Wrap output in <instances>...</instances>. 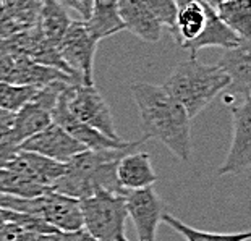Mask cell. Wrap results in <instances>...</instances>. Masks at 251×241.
I'll list each match as a JSON object with an SVG mask.
<instances>
[{
  "instance_id": "2e32d148",
  "label": "cell",
  "mask_w": 251,
  "mask_h": 241,
  "mask_svg": "<svg viewBox=\"0 0 251 241\" xmlns=\"http://www.w3.org/2000/svg\"><path fill=\"white\" fill-rule=\"evenodd\" d=\"M115 175L124 193L149 188L157 181V173L151 164V155L148 152H136L135 149L120 157L117 162Z\"/></svg>"
},
{
  "instance_id": "83f0119b",
  "label": "cell",
  "mask_w": 251,
  "mask_h": 241,
  "mask_svg": "<svg viewBox=\"0 0 251 241\" xmlns=\"http://www.w3.org/2000/svg\"><path fill=\"white\" fill-rule=\"evenodd\" d=\"M13 121V114L10 112H5L0 109V126H5V125H12Z\"/></svg>"
},
{
  "instance_id": "1f68e13d",
  "label": "cell",
  "mask_w": 251,
  "mask_h": 241,
  "mask_svg": "<svg viewBox=\"0 0 251 241\" xmlns=\"http://www.w3.org/2000/svg\"><path fill=\"white\" fill-rule=\"evenodd\" d=\"M37 2H41V0H37Z\"/></svg>"
},
{
  "instance_id": "52a82bcc",
  "label": "cell",
  "mask_w": 251,
  "mask_h": 241,
  "mask_svg": "<svg viewBox=\"0 0 251 241\" xmlns=\"http://www.w3.org/2000/svg\"><path fill=\"white\" fill-rule=\"evenodd\" d=\"M98 39L88 29L86 21H72L57 46V53L67 68L84 86H94V57Z\"/></svg>"
},
{
  "instance_id": "4dcf8cb0",
  "label": "cell",
  "mask_w": 251,
  "mask_h": 241,
  "mask_svg": "<svg viewBox=\"0 0 251 241\" xmlns=\"http://www.w3.org/2000/svg\"><path fill=\"white\" fill-rule=\"evenodd\" d=\"M119 241H128V240H126V237H124V238H122V240H119Z\"/></svg>"
},
{
  "instance_id": "30bf717a",
  "label": "cell",
  "mask_w": 251,
  "mask_h": 241,
  "mask_svg": "<svg viewBox=\"0 0 251 241\" xmlns=\"http://www.w3.org/2000/svg\"><path fill=\"white\" fill-rule=\"evenodd\" d=\"M216 65L230 79L228 88L224 91V104L232 107L242 100L250 99L251 91V46L250 41L232 49H224Z\"/></svg>"
},
{
  "instance_id": "d6a6232c",
  "label": "cell",
  "mask_w": 251,
  "mask_h": 241,
  "mask_svg": "<svg viewBox=\"0 0 251 241\" xmlns=\"http://www.w3.org/2000/svg\"><path fill=\"white\" fill-rule=\"evenodd\" d=\"M36 241H37V240H36Z\"/></svg>"
},
{
  "instance_id": "4316f807",
  "label": "cell",
  "mask_w": 251,
  "mask_h": 241,
  "mask_svg": "<svg viewBox=\"0 0 251 241\" xmlns=\"http://www.w3.org/2000/svg\"><path fill=\"white\" fill-rule=\"evenodd\" d=\"M55 2L63 8L73 10V12L79 13L83 17V21L89 20L91 13L94 8V0H55Z\"/></svg>"
},
{
  "instance_id": "484cf974",
  "label": "cell",
  "mask_w": 251,
  "mask_h": 241,
  "mask_svg": "<svg viewBox=\"0 0 251 241\" xmlns=\"http://www.w3.org/2000/svg\"><path fill=\"white\" fill-rule=\"evenodd\" d=\"M37 241H99L86 232L84 228L76 232H57L52 235H42Z\"/></svg>"
},
{
  "instance_id": "f1b7e54d",
  "label": "cell",
  "mask_w": 251,
  "mask_h": 241,
  "mask_svg": "<svg viewBox=\"0 0 251 241\" xmlns=\"http://www.w3.org/2000/svg\"><path fill=\"white\" fill-rule=\"evenodd\" d=\"M119 0H94V5H100V7H117Z\"/></svg>"
},
{
  "instance_id": "3957f363",
  "label": "cell",
  "mask_w": 251,
  "mask_h": 241,
  "mask_svg": "<svg viewBox=\"0 0 251 241\" xmlns=\"http://www.w3.org/2000/svg\"><path fill=\"white\" fill-rule=\"evenodd\" d=\"M175 5L177 15L172 34L180 47L190 50V57H196V52L206 47L232 49L247 41L227 28L204 0H175Z\"/></svg>"
},
{
  "instance_id": "4fadbf2b",
  "label": "cell",
  "mask_w": 251,
  "mask_h": 241,
  "mask_svg": "<svg viewBox=\"0 0 251 241\" xmlns=\"http://www.w3.org/2000/svg\"><path fill=\"white\" fill-rule=\"evenodd\" d=\"M84 149L86 147L83 144H79L76 139H73L63 128L55 125V123H50L46 130L25 139L20 144V151L34 152L63 164H67L76 154L83 152Z\"/></svg>"
},
{
  "instance_id": "9c48e42d",
  "label": "cell",
  "mask_w": 251,
  "mask_h": 241,
  "mask_svg": "<svg viewBox=\"0 0 251 241\" xmlns=\"http://www.w3.org/2000/svg\"><path fill=\"white\" fill-rule=\"evenodd\" d=\"M232 143L219 175H240L251 167V99L230 107Z\"/></svg>"
},
{
  "instance_id": "ba28073f",
  "label": "cell",
  "mask_w": 251,
  "mask_h": 241,
  "mask_svg": "<svg viewBox=\"0 0 251 241\" xmlns=\"http://www.w3.org/2000/svg\"><path fill=\"white\" fill-rule=\"evenodd\" d=\"M70 83L57 81L49 86L37 89L33 100L25 104L21 109L13 114L12 133L15 139L21 144L25 139L37 135L52 123V110L57 104V99L63 88Z\"/></svg>"
},
{
  "instance_id": "603a6c76",
  "label": "cell",
  "mask_w": 251,
  "mask_h": 241,
  "mask_svg": "<svg viewBox=\"0 0 251 241\" xmlns=\"http://www.w3.org/2000/svg\"><path fill=\"white\" fill-rule=\"evenodd\" d=\"M36 93V88L0 81V109L10 114H17L25 104L34 99Z\"/></svg>"
},
{
  "instance_id": "ac0fdd59",
  "label": "cell",
  "mask_w": 251,
  "mask_h": 241,
  "mask_svg": "<svg viewBox=\"0 0 251 241\" xmlns=\"http://www.w3.org/2000/svg\"><path fill=\"white\" fill-rule=\"evenodd\" d=\"M39 13H37V31L47 44L57 47L58 42L70 26L72 20L67 10L60 7L55 0H41Z\"/></svg>"
},
{
  "instance_id": "e0dca14e",
  "label": "cell",
  "mask_w": 251,
  "mask_h": 241,
  "mask_svg": "<svg viewBox=\"0 0 251 241\" xmlns=\"http://www.w3.org/2000/svg\"><path fill=\"white\" fill-rule=\"evenodd\" d=\"M117 12L124 23V28L130 31L131 34L140 37L144 42H151V44L161 41V23L138 0H119Z\"/></svg>"
},
{
  "instance_id": "9a60e30c",
  "label": "cell",
  "mask_w": 251,
  "mask_h": 241,
  "mask_svg": "<svg viewBox=\"0 0 251 241\" xmlns=\"http://www.w3.org/2000/svg\"><path fill=\"white\" fill-rule=\"evenodd\" d=\"M13 172H18L26 178L33 180L34 183L44 186V188H52V185L65 175L67 164L57 162V160L47 159L44 155L20 151L15 157L7 164V167Z\"/></svg>"
},
{
  "instance_id": "8fae6325",
  "label": "cell",
  "mask_w": 251,
  "mask_h": 241,
  "mask_svg": "<svg viewBox=\"0 0 251 241\" xmlns=\"http://www.w3.org/2000/svg\"><path fill=\"white\" fill-rule=\"evenodd\" d=\"M126 216L131 218L140 241H156L157 227L162 220L164 206L152 186L125 193Z\"/></svg>"
},
{
  "instance_id": "cb8c5ba5",
  "label": "cell",
  "mask_w": 251,
  "mask_h": 241,
  "mask_svg": "<svg viewBox=\"0 0 251 241\" xmlns=\"http://www.w3.org/2000/svg\"><path fill=\"white\" fill-rule=\"evenodd\" d=\"M138 2L161 23V26H165L170 33H174L175 15H177L175 0H138Z\"/></svg>"
},
{
  "instance_id": "8992f818",
  "label": "cell",
  "mask_w": 251,
  "mask_h": 241,
  "mask_svg": "<svg viewBox=\"0 0 251 241\" xmlns=\"http://www.w3.org/2000/svg\"><path fill=\"white\" fill-rule=\"evenodd\" d=\"M63 97H65L68 112L78 121L102 133L104 136L114 139V141H122V138L115 130L110 107L96 86L68 84L63 89Z\"/></svg>"
},
{
  "instance_id": "f546056e",
  "label": "cell",
  "mask_w": 251,
  "mask_h": 241,
  "mask_svg": "<svg viewBox=\"0 0 251 241\" xmlns=\"http://www.w3.org/2000/svg\"><path fill=\"white\" fill-rule=\"evenodd\" d=\"M204 2H206L207 5H209V7H212V8H216V7H217V5H219V3H221V2H222V0H204Z\"/></svg>"
},
{
  "instance_id": "5bb4252c",
  "label": "cell",
  "mask_w": 251,
  "mask_h": 241,
  "mask_svg": "<svg viewBox=\"0 0 251 241\" xmlns=\"http://www.w3.org/2000/svg\"><path fill=\"white\" fill-rule=\"evenodd\" d=\"M39 217L57 232H76L83 228L79 201L50 188L41 194Z\"/></svg>"
},
{
  "instance_id": "5b68a950",
  "label": "cell",
  "mask_w": 251,
  "mask_h": 241,
  "mask_svg": "<svg viewBox=\"0 0 251 241\" xmlns=\"http://www.w3.org/2000/svg\"><path fill=\"white\" fill-rule=\"evenodd\" d=\"M83 228L99 241H119L125 237V194L100 190L79 199Z\"/></svg>"
},
{
  "instance_id": "7a4b0ae2",
  "label": "cell",
  "mask_w": 251,
  "mask_h": 241,
  "mask_svg": "<svg viewBox=\"0 0 251 241\" xmlns=\"http://www.w3.org/2000/svg\"><path fill=\"white\" fill-rule=\"evenodd\" d=\"M135 147L136 146L126 149H100V151L84 149L83 152L68 160L65 175L60 176L50 190L78 201L93 196L100 190L125 194L117 181L115 169L120 157H124Z\"/></svg>"
},
{
  "instance_id": "6da1fadb",
  "label": "cell",
  "mask_w": 251,
  "mask_h": 241,
  "mask_svg": "<svg viewBox=\"0 0 251 241\" xmlns=\"http://www.w3.org/2000/svg\"><path fill=\"white\" fill-rule=\"evenodd\" d=\"M133 100L140 110L143 139L156 138L180 160L191 154V119L162 86L149 83L131 84Z\"/></svg>"
},
{
  "instance_id": "ffe728a7",
  "label": "cell",
  "mask_w": 251,
  "mask_h": 241,
  "mask_svg": "<svg viewBox=\"0 0 251 241\" xmlns=\"http://www.w3.org/2000/svg\"><path fill=\"white\" fill-rule=\"evenodd\" d=\"M165 225H169L174 232L181 235L186 241H250L251 232H237V233H216L206 232V230H198L190 227L180 218L170 216V214H162V220Z\"/></svg>"
},
{
  "instance_id": "7c38bea8",
  "label": "cell",
  "mask_w": 251,
  "mask_h": 241,
  "mask_svg": "<svg viewBox=\"0 0 251 241\" xmlns=\"http://www.w3.org/2000/svg\"><path fill=\"white\" fill-rule=\"evenodd\" d=\"M52 123H55V125L63 128L73 139H76L79 144H83L84 147L91 149V151H100V149H126L133 146H140V144L146 141V139H140V141H135V143H128V141H124V139H122V141H114V139L104 136L102 133L96 131L93 128H89L88 125H84V123L78 121L67 109L63 91L60 93V96H58L57 104L54 107V110H52Z\"/></svg>"
},
{
  "instance_id": "44dd1931",
  "label": "cell",
  "mask_w": 251,
  "mask_h": 241,
  "mask_svg": "<svg viewBox=\"0 0 251 241\" xmlns=\"http://www.w3.org/2000/svg\"><path fill=\"white\" fill-rule=\"evenodd\" d=\"M86 26L98 41L125 29L117 7H100V5H94L93 13H91L89 20H86Z\"/></svg>"
},
{
  "instance_id": "277c9868",
  "label": "cell",
  "mask_w": 251,
  "mask_h": 241,
  "mask_svg": "<svg viewBox=\"0 0 251 241\" xmlns=\"http://www.w3.org/2000/svg\"><path fill=\"white\" fill-rule=\"evenodd\" d=\"M228 84L230 79L217 65H206L190 57L172 70L162 88L183 107L190 119H195Z\"/></svg>"
},
{
  "instance_id": "d4e9b609",
  "label": "cell",
  "mask_w": 251,
  "mask_h": 241,
  "mask_svg": "<svg viewBox=\"0 0 251 241\" xmlns=\"http://www.w3.org/2000/svg\"><path fill=\"white\" fill-rule=\"evenodd\" d=\"M20 152V143L12 133V125L0 126V169L7 167V164Z\"/></svg>"
},
{
  "instance_id": "d6986e66",
  "label": "cell",
  "mask_w": 251,
  "mask_h": 241,
  "mask_svg": "<svg viewBox=\"0 0 251 241\" xmlns=\"http://www.w3.org/2000/svg\"><path fill=\"white\" fill-rule=\"evenodd\" d=\"M217 17L242 39L251 37V0H222L214 8Z\"/></svg>"
},
{
  "instance_id": "7402d4cb",
  "label": "cell",
  "mask_w": 251,
  "mask_h": 241,
  "mask_svg": "<svg viewBox=\"0 0 251 241\" xmlns=\"http://www.w3.org/2000/svg\"><path fill=\"white\" fill-rule=\"evenodd\" d=\"M44 186L34 183L33 180L26 178L18 172L10 169H0V194L17 196V197H36L42 194Z\"/></svg>"
}]
</instances>
